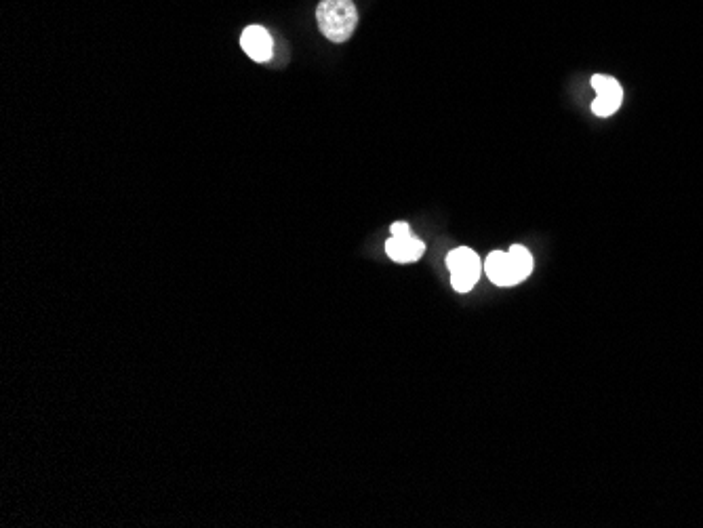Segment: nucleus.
<instances>
[{
  "instance_id": "nucleus-1",
  "label": "nucleus",
  "mask_w": 703,
  "mask_h": 528,
  "mask_svg": "<svg viewBox=\"0 0 703 528\" xmlns=\"http://www.w3.org/2000/svg\"><path fill=\"white\" fill-rule=\"evenodd\" d=\"M316 22L333 43H346L358 26V11L352 0H320L316 7Z\"/></svg>"
},
{
  "instance_id": "nucleus-7",
  "label": "nucleus",
  "mask_w": 703,
  "mask_h": 528,
  "mask_svg": "<svg viewBox=\"0 0 703 528\" xmlns=\"http://www.w3.org/2000/svg\"><path fill=\"white\" fill-rule=\"evenodd\" d=\"M510 261H512V270L516 274V280L522 282V280H527L533 272V255L525 249V247H520V245H514L510 251Z\"/></svg>"
},
{
  "instance_id": "nucleus-5",
  "label": "nucleus",
  "mask_w": 703,
  "mask_h": 528,
  "mask_svg": "<svg viewBox=\"0 0 703 528\" xmlns=\"http://www.w3.org/2000/svg\"><path fill=\"white\" fill-rule=\"evenodd\" d=\"M424 251H426V245L419 238H415L413 234L390 236L386 242V253L396 263H413V261L421 259Z\"/></svg>"
},
{
  "instance_id": "nucleus-8",
  "label": "nucleus",
  "mask_w": 703,
  "mask_h": 528,
  "mask_svg": "<svg viewBox=\"0 0 703 528\" xmlns=\"http://www.w3.org/2000/svg\"><path fill=\"white\" fill-rule=\"evenodd\" d=\"M390 234H392V236H407V234H411L409 223H407V221H396V223H392Z\"/></svg>"
},
{
  "instance_id": "nucleus-6",
  "label": "nucleus",
  "mask_w": 703,
  "mask_h": 528,
  "mask_svg": "<svg viewBox=\"0 0 703 528\" xmlns=\"http://www.w3.org/2000/svg\"><path fill=\"white\" fill-rule=\"evenodd\" d=\"M485 274L497 287H514V284H518L508 253H489V257L485 259Z\"/></svg>"
},
{
  "instance_id": "nucleus-3",
  "label": "nucleus",
  "mask_w": 703,
  "mask_h": 528,
  "mask_svg": "<svg viewBox=\"0 0 703 528\" xmlns=\"http://www.w3.org/2000/svg\"><path fill=\"white\" fill-rule=\"evenodd\" d=\"M592 89L596 91V99L592 101V112L598 118H609L621 108L624 89H621V85L613 76H605V74L592 76Z\"/></svg>"
},
{
  "instance_id": "nucleus-4",
  "label": "nucleus",
  "mask_w": 703,
  "mask_h": 528,
  "mask_svg": "<svg viewBox=\"0 0 703 528\" xmlns=\"http://www.w3.org/2000/svg\"><path fill=\"white\" fill-rule=\"evenodd\" d=\"M240 47L257 64H266L272 57V36L266 28L249 26L240 36Z\"/></svg>"
},
{
  "instance_id": "nucleus-2",
  "label": "nucleus",
  "mask_w": 703,
  "mask_h": 528,
  "mask_svg": "<svg viewBox=\"0 0 703 528\" xmlns=\"http://www.w3.org/2000/svg\"><path fill=\"white\" fill-rule=\"evenodd\" d=\"M447 268L451 272L453 289L457 293H470L474 284L480 280V274L485 272V263L480 261V257L472 249L461 247L449 253Z\"/></svg>"
}]
</instances>
